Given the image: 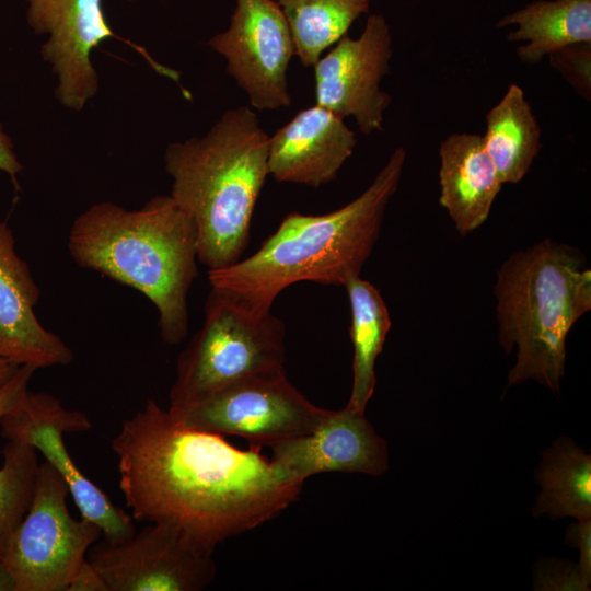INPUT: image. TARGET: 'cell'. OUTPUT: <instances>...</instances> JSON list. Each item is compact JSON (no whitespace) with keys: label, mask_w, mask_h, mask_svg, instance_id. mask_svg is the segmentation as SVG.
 <instances>
[{"label":"cell","mask_w":591,"mask_h":591,"mask_svg":"<svg viewBox=\"0 0 591 591\" xmlns=\"http://www.w3.org/2000/svg\"><path fill=\"white\" fill-rule=\"evenodd\" d=\"M68 250L80 266L144 294L158 310L166 344L186 338L187 296L198 274L196 229L170 195L138 210L109 201L91 206L74 220Z\"/></svg>","instance_id":"3"},{"label":"cell","mask_w":591,"mask_h":591,"mask_svg":"<svg viewBox=\"0 0 591 591\" xmlns=\"http://www.w3.org/2000/svg\"><path fill=\"white\" fill-rule=\"evenodd\" d=\"M39 297L11 229L0 221V357L37 369L66 366L73 359L72 350L36 317Z\"/></svg>","instance_id":"15"},{"label":"cell","mask_w":591,"mask_h":591,"mask_svg":"<svg viewBox=\"0 0 591 591\" xmlns=\"http://www.w3.org/2000/svg\"><path fill=\"white\" fill-rule=\"evenodd\" d=\"M207 45L224 57L227 72L246 93L253 109L290 106L288 69L294 44L274 0H235L230 26Z\"/></svg>","instance_id":"11"},{"label":"cell","mask_w":591,"mask_h":591,"mask_svg":"<svg viewBox=\"0 0 591 591\" xmlns=\"http://www.w3.org/2000/svg\"><path fill=\"white\" fill-rule=\"evenodd\" d=\"M486 123L483 143L501 183H519L541 149V128L523 90L511 84Z\"/></svg>","instance_id":"19"},{"label":"cell","mask_w":591,"mask_h":591,"mask_svg":"<svg viewBox=\"0 0 591 591\" xmlns=\"http://www.w3.org/2000/svg\"><path fill=\"white\" fill-rule=\"evenodd\" d=\"M566 543L577 547L580 552V559L577 570L589 587L591 582V519L578 520L571 524L566 532Z\"/></svg>","instance_id":"24"},{"label":"cell","mask_w":591,"mask_h":591,"mask_svg":"<svg viewBox=\"0 0 591 591\" xmlns=\"http://www.w3.org/2000/svg\"><path fill=\"white\" fill-rule=\"evenodd\" d=\"M112 448L132 518L176 526L210 553L278 517L304 485L260 447L241 450L223 436L182 427L154 399L121 424Z\"/></svg>","instance_id":"1"},{"label":"cell","mask_w":591,"mask_h":591,"mask_svg":"<svg viewBox=\"0 0 591 591\" xmlns=\"http://www.w3.org/2000/svg\"><path fill=\"white\" fill-rule=\"evenodd\" d=\"M268 140L253 108L228 109L201 137L169 144L170 196L196 229L198 262L215 270L241 259L268 174Z\"/></svg>","instance_id":"4"},{"label":"cell","mask_w":591,"mask_h":591,"mask_svg":"<svg viewBox=\"0 0 591 591\" xmlns=\"http://www.w3.org/2000/svg\"><path fill=\"white\" fill-rule=\"evenodd\" d=\"M92 424L80 410L66 409L44 392L27 391L22 402L0 418L7 441L30 444L39 451L68 486L82 518L96 524L108 541H121L136 531L132 519L74 464L63 442L65 432L89 431Z\"/></svg>","instance_id":"10"},{"label":"cell","mask_w":591,"mask_h":591,"mask_svg":"<svg viewBox=\"0 0 591 591\" xmlns=\"http://www.w3.org/2000/svg\"><path fill=\"white\" fill-rule=\"evenodd\" d=\"M405 159V149L396 148L369 187L339 209L324 215L288 213L253 255L208 270L211 289L252 312L265 313L293 283L344 287L349 278L360 276L379 239Z\"/></svg>","instance_id":"2"},{"label":"cell","mask_w":591,"mask_h":591,"mask_svg":"<svg viewBox=\"0 0 591 591\" xmlns=\"http://www.w3.org/2000/svg\"><path fill=\"white\" fill-rule=\"evenodd\" d=\"M39 463L34 447L8 441L0 467V560L33 500Z\"/></svg>","instance_id":"23"},{"label":"cell","mask_w":591,"mask_h":591,"mask_svg":"<svg viewBox=\"0 0 591 591\" xmlns=\"http://www.w3.org/2000/svg\"><path fill=\"white\" fill-rule=\"evenodd\" d=\"M286 327L271 314L255 313L211 289L205 320L181 352L170 406L198 401L237 380L282 368Z\"/></svg>","instance_id":"6"},{"label":"cell","mask_w":591,"mask_h":591,"mask_svg":"<svg viewBox=\"0 0 591 591\" xmlns=\"http://www.w3.org/2000/svg\"><path fill=\"white\" fill-rule=\"evenodd\" d=\"M289 24L294 55L313 67L370 10V0H274Z\"/></svg>","instance_id":"22"},{"label":"cell","mask_w":591,"mask_h":591,"mask_svg":"<svg viewBox=\"0 0 591 591\" xmlns=\"http://www.w3.org/2000/svg\"><path fill=\"white\" fill-rule=\"evenodd\" d=\"M67 591H107V588L97 570L85 559Z\"/></svg>","instance_id":"26"},{"label":"cell","mask_w":591,"mask_h":591,"mask_svg":"<svg viewBox=\"0 0 591 591\" xmlns=\"http://www.w3.org/2000/svg\"><path fill=\"white\" fill-rule=\"evenodd\" d=\"M27 22L37 34H48L43 58L58 79L56 96L73 111H81L99 89L91 53L116 37L102 8V0H27Z\"/></svg>","instance_id":"13"},{"label":"cell","mask_w":591,"mask_h":591,"mask_svg":"<svg viewBox=\"0 0 591 591\" xmlns=\"http://www.w3.org/2000/svg\"><path fill=\"white\" fill-rule=\"evenodd\" d=\"M271 462L290 479L302 483L321 473L378 476L389 467L386 442L364 414L345 406L329 410L309 433L277 442Z\"/></svg>","instance_id":"14"},{"label":"cell","mask_w":591,"mask_h":591,"mask_svg":"<svg viewBox=\"0 0 591 591\" xmlns=\"http://www.w3.org/2000/svg\"><path fill=\"white\" fill-rule=\"evenodd\" d=\"M357 139L344 118L314 105L297 113L268 140V174L317 188L336 179Z\"/></svg>","instance_id":"16"},{"label":"cell","mask_w":591,"mask_h":591,"mask_svg":"<svg viewBox=\"0 0 591 591\" xmlns=\"http://www.w3.org/2000/svg\"><path fill=\"white\" fill-rule=\"evenodd\" d=\"M167 412L182 427L237 436L262 448L311 432L329 409L311 403L282 367L237 380Z\"/></svg>","instance_id":"7"},{"label":"cell","mask_w":591,"mask_h":591,"mask_svg":"<svg viewBox=\"0 0 591 591\" xmlns=\"http://www.w3.org/2000/svg\"><path fill=\"white\" fill-rule=\"evenodd\" d=\"M537 483L535 517L591 519V456L569 439L559 438L544 452Z\"/></svg>","instance_id":"21"},{"label":"cell","mask_w":591,"mask_h":591,"mask_svg":"<svg viewBox=\"0 0 591 591\" xmlns=\"http://www.w3.org/2000/svg\"><path fill=\"white\" fill-rule=\"evenodd\" d=\"M313 66L316 105L341 118L352 116L364 135L383 130L384 112L392 97L380 89L393 55L385 18L368 16L361 35L343 36Z\"/></svg>","instance_id":"12"},{"label":"cell","mask_w":591,"mask_h":591,"mask_svg":"<svg viewBox=\"0 0 591 591\" xmlns=\"http://www.w3.org/2000/svg\"><path fill=\"white\" fill-rule=\"evenodd\" d=\"M212 554L183 530L151 523L121 541H96L88 561L107 591H200L215 579Z\"/></svg>","instance_id":"9"},{"label":"cell","mask_w":591,"mask_h":591,"mask_svg":"<svg viewBox=\"0 0 591 591\" xmlns=\"http://www.w3.org/2000/svg\"><path fill=\"white\" fill-rule=\"evenodd\" d=\"M22 170L23 166L14 151L13 142L0 124V171L15 179Z\"/></svg>","instance_id":"27"},{"label":"cell","mask_w":591,"mask_h":591,"mask_svg":"<svg viewBox=\"0 0 591 591\" xmlns=\"http://www.w3.org/2000/svg\"><path fill=\"white\" fill-rule=\"evenodd\" d=\"M68 495L58 472L47 461L40 463L30 509L1 560L15 591H67L88 551L101 537L96 524L72 518Z\"/></svg>","instance_id":"8"},{"label":"cell","mask_w":591,"mask_h":591,"mask_svg":"<svg viewBox=\"0 0 591 591\" xmlns=\"http://www.w3.org/2000/svg\"><path fill=\"white\" fill-rule=\"evenodd\" d=\"M439 155V202L465 236L488 219L502 183L479 135L452 134Z\"/></svg>","instance_id":"17"},{"label":"cell","mask_w":591,"mask_h":591,"mask_svg":"<svg viewBox=\"0 0 591 591\" xmlns=\"http://www.w3.org/2000/svg\"><path fill=\"white\" fill-rule=\"evenodd\" d=\"M0 591H15V582L0 560Z\"/></svg>","instance_id":"29"},{"label":"cell","mask_w":591,"mask_h":591,"mask_svg":"<svg viewBox=\"0 0 591 591\" xmlns=\"http://www.w3.org/2000/svg\"><path fill=\"white\" fill-rule=\"evenodd\" d=\"M568 244L545 239L513 253L495 285L498 340L517 361L508 385L535 380L558 392L565 374L566 339L591 310V270Z\"/></svg>","instance_id":"5"},{"label":"cell","mask_w":591,"mask_h":591,"mask_svg":"<svg viewBox=\"0 0 591 591\" xmlns=\"http://www.w3.org/2000/svg\"><path fill=\"white\" fill-rule=\"evenodd\" d=\"M37 370L31 364L19 367L13 376L0 386V418L14 409L28 391V383Z\"/></svg>","instance_id":"25"},{"label":"cell","mask_w":591,"mask_h":591,"mask_svg":"<svg viewBox=\"0 0 591 591\" xmlns=\"http://www.w3.org/2000/svg\"><path fill=\"white\" fill-rule=\"evenodd\" d=\"M350 338L354 345L352 387L347 407L364 414L375 387V360L383 349L392 322L380 291L360 276L349 278Z\"/></svg>","instance_id":"20"},{"label":"cell","mask_w":591,"mask_h":591,"mask_svg":"<svg viewBox=\"0 0 591 591\" xmlns=\"http://www.w3.org/2000/svg\"><path fill=\"white\" fill-rule=\"evenodd\" d=\"M19 364L0 357V386L8 382L19 369Z\"/></svg>","instance_id":"28"},{"label":"cell","mask_w":591,"mask_h":591,"mask_svg":"<svg viewBox=\"0 0 591 591\" xmlns=\"http://www.w3.org/2000/svg\"><path fill=\"white\" fill-rule=\"evenodd\" d=\"M496 25H518L507 39L528 40L517 53L521 60L535 63L567 47L590 45L591 0L534 1L507 14Z\"/></svg>","instance_id":"18"}]
</instances>
